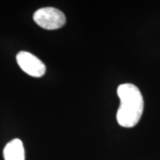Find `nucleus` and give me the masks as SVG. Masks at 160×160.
Returning a JSON list of instances; mask_svg holds the SVG:
<instances>
[{
  "label": "nucleus",
  "mask_w": 160,
  "mask_h": 160,
  "mask_svg": "<svg viewBox=\"0 0 160 160\" xmlns=\"http://www.w3.org/2000/svg\"><path fill=\"white\" fill-rule=\"evenodd\" d=\"M120 105L117 113V122L123 128H133L141 119L144 99L137 86L131 83L122 84L117 88Z\"/></svg>",
  "instance_id": "obj_1"
},
{
  "label": "nucleus",
  "mask_w": 160,
  "mask_h": 160,
  "mask_svg": "<svg viewBox=\"0 0 160 160\" xmlns=\"http://www.w3.org/2000/svg\"><path fill=\"white\" fill-rule=\"evenodd\" d=\"M33 18L38 25L46 30L61 28L66 23L65 14L55 8L48 7L38 9Z\"/></svg>",
  "instance_id": "obj_2"
},
{
  "label": "nucleus",
  "mask_w": 160,
  "mask_h": 160,
  "mask_svg": "<svg viewBox=\"0 0 160 160\" xmlns=\"http://www.w3.org/2000/svg\"><path fill=\"white\" fill-rule=\"evenodd\" d=\"M18 65L27 74L33 77H41L45 74L46 67L42 62L32 53L20 51L17 55Z\"/></svg>",
  "instance_id": "obj_3"
},
{
  "label": "nucleus",
  "mask_w": 160,
  "mask_h": 160,
  "mask_svg": "<svg viewBox=\"0 0 160 160\" xmlns=\"http://www.w3.org/2000/svg\"><path fill=\"white\" fill-rule=\"evenodd\" d=\"M5 160H25V149L22 142L14 139L9 142L3 150Z\"/></svg>",
  "instance_id": "obj_4"
}]
</instances>
